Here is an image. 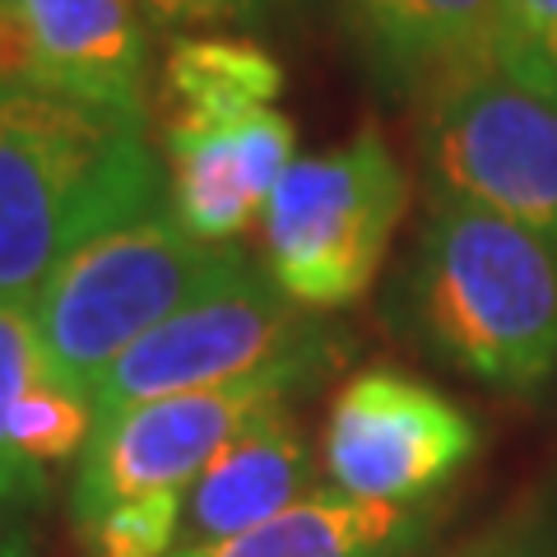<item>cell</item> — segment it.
I'll return each instance as SVG.
<instances>
[{
    "mask_svg": "<svg viewBox=\"0 0 557 557\" xmlns=\"http://www.w3.org/2000/svg\"><path fill=\"white\" fill-rule=\"evenodd\" d=\"M386 317L418 354L507 399L557 391V260L474 200L428 190Z\"/></svg>",
    "mask_w": 557,
    "mask_h": 557,
    "instance_id": "6da1fadb",
    "label": "cell"
},
{
    "mask_svg": "<svg viewBox=\"0 0 557 557\" xmlns=\"http://www.w3.org/2000/svg\"><path fill=\"white\" fill-rule=\"evenodd\" d=\"M149 121L42 84H0V302L33 307L84 242L168 200Z\"/></svg>",
    "mask_w": 557,
    "mask_h": 557,
    "instance_id": "7a4b0ae2",
    "label": "cell"
},
{
    "mask_svg": "<svg viewBox=\"0 0 557 557\" xmlns=\"http://www.w3.org/2000/svg\"><path fill=\"white\" fill-rule=\"evenodd\" d=\"M251 265L237 242L190 237L168 205L84 242L28 307L47 368L94 399V386L135 339Z\"/></svg>",
    "mask_w": 557,
    "mask_h": 557,
    "instance_id": "3957f363",
    "label": "cell"
},
{
    "mask_svg": "<svg viewBox=\"0 0 557 557\" xmlns=\"http://www.w3.org/2000/svg\"><path fill=\"white\" fill-rule=\"evenodd\" d=\"M409 209V172L381 126L298 159L265 205V270L307 311L368 298Z\"/></svg>",
    "mask_w": 557,
    "mask_h": 557,
    "instance_id": "277c9868",
    "label": "cell"
},
{
    "mask_svg": "<svg viewBox=\"0 0 557 557\" xmlns=\"http://www.w3.org/2000/svg\"><path fill=\"white\" fill-rule=\"evenodd\" d=\"M348 354L354 344L321 348V354L278 362V368L233 381V386L149 399V405H131L102 418L75 465V483H70L75 530L126 497L190 487L242 432H251L260 418L278 409H293L302 395L335 376Z\"/></svg>",
    "mask_w": 557,
    "mask_h": 557,
    "instance_id": "5b68a950",
    "label": "cell"
},
{
    "mask_svg": "<svg viewBox=\"0 0 557 557\" xmlns=\"http://www.w3.org/2000/svg\"><path fill=\"white\" fill-rule=\"evenodd\" d=\"M339 344H354L344 325L298 307L265 265H251L233 284L182 307L159 330L135 339L94 386V409L102 423L131 405L233 386V381L260 376L278 362Z\"/></svg>",
    "mask_w": 557,
    "mask_h": 557,
    "instance_id": "8992f818",
    "label": "cell"
},
{
    "mask_svg": "<svg viewBox=\"0 0 557 557\" xmlns=\"http://www.w3.org/2000/svg\"><path fill=\"white\" fill-rule=\"evenodd\" d=\"M428 190L474 200L557 260V108L497 70L460 79L423 108Z\"/></svg>",
    "mask_w": 557,
    "mask_h": 557,
    "instance_id": "52a82bcc",
    "label": "cell"
},
{
    "mask_svg": "<svg viewBox=\"0 0 557 557\" xmlns=\"http://www.w3.org/2000/svg\"><path fill=\"white\" fill-rule=\"evenodd\" d=\"M483 450V423L460 399L399 368L348 376L325 418L321 460L330 487L362 502H446Z\"/></svg>",
    "mask_w": 557,
    "mask_h": 557,
    "instance_id": "ba28073f",
    "label": "cell"
},
{
    "mask_svg": "<svg viewBox=\"0 0 557 557\" xmlns=\"http://www.w3.org/2000/svg\"><path fill=\"white\" fill-rule=\"evenodd\" d=\"M362 79L386 102H428L493 70L497 0H335Z\"/></svg>",
    "mask_w": 557,
    "mask_h": 557,
    "instance_id": "9c48e42d",
    "label": "cell"
},
{
    "mask_svg": "<svg viewBox=\"0 0 557 557\" xmlns=\"http://www.w3.org/2000/svg\"><path fill=\"white\" fill-rule=\"evenodd\" d=\"M168 209L200 242H237L284 172L298 163V126L278 108H256L219 126H159Z\"/></svg>",
    "mask_w": 557,
    "mask_h": 557,
    "instance_id": "30bf717a",
    "label": "cell"
},
{
    "mask_svg": "<svg viewBox=\"0 0 557 557\" xmlns=\"http://www.w3.org/2000/svg\"><path fill=\"white\" fill-rule=\"evenodd\" d=\"M24 33L33 84L149 121V20L139 0H0Z\"/></svg>",
    "mask_w": 557,
    "mask_h": 557,
    "instance_id": "8fae6325",
    "label": "cell"
},
{
    "mask_svg": "<svg viewBox=\"0 0 557 557\" xmlns=\"http://www.w3.org/2000/svg\"><path fill=\"white\" fill-rule=\"evenodd\" d=\"M317 493V456L293 409L260 418L186 487L177 548L237 539Z\"/></svg>",
    "mask_w": 557,
    "mask_h": 557,
    "instance_id": "7c38bea8",
    "label": "cell"
},
{
    "mask_svg": "<svg viewBox=\"0 0 557 557\" xmlns=\"http://www.w3.org/2000/svg\"><path fill=\"white\" fill-rule=\"evenodd\" d=\"M446 516L450 502L395 507V502L348 497L339 487H317L265 525L223 544L177 548L172 557H423Z\"/></svg>",
    "mask_w": 557,
    "mask_h": 557,
    "instance_id": "4fadbf2b",
    "label": "cell"
},
{
    "mask_svg": "<svg viewBox=\"0 0 557 557\" xmlns=\"http://www.w3.org/2000/svg\"><path fill=\"white\" fill-rule=\"evenodd\" d=\"M284 94V65L270 47L219 33H182L159 65V126H219Z\"/></svg>",
    "mask_w": 557,
    "mask_h": 557,
    "instance_id": "5bb4252c",
    "label": "cell"
},
{
    "mask_svg": "<svg viewBox=\"0 0 557 557\" xmlns=\"http://www.w3.org/2000/svg\"><path fill=\"white\" fill-rule=\"evenodd\" d=\"M94 428H98L94 399L75 386H65L57 372H47L10 413V450L20 456V465L47 479L65 460L79 465Z\"/></svg>",
    "mask_w": 557,
    "mask_h": 557,
    "instance_id": "9a60e30c",
    "label": "cell"
},
{
    "mask_svg": "<svg viewBox=\"0 0 557 557\" xmlns=\"http://www.w3.org/2000/svg\"><path fill=\"white\" fill-rule=\"evenodd\" d=\"M47 372L51 368H47V354L38 344L33 311L0 302V502H5V507L38 511L47 497V479L33 474L28 465H20V456L10 450V413Z\"/></svg>",
    "mask_w": 557,
    "mask_h": 557,
    "instance_id": "2e32d148",
    "label": "cell"
},
{
    "mask_svg": "<svg viewBox=\"0 0 557 557\" xmlns=\"http://www.w3.org/2000/svg\"><path fill=\"white\" fill-rule=\"evenodd\" d=\"M493 70L557 108V0H497Z\"/></svg>",
    "mask_w": 557,
    "mask_h": 557,
    "instance_id": "e0dca14e",
    "label": "cell"
},
{
    "mask_svg": "<svg viewBox=\"0 0 557 557\" xmlns=\"http://www.w3.org/2000/svg\"><path fill=\"white\" fill-rule=\"evenodd\" d=\"M182 502L186 487H159L139 493L94 516L79 525V553L84 557H172L182 534Z\"/></svg>",
    "mask_w": 557,
    "mask_h": 557,
    "instance_id": "ac0fdd59",
    "label": "cell"
},
{
    "mask_svg": "<svg viewBox=\"0 0 557 557\" xmlns=\"http://www.w3.org/2000/svg\"><path fill=\"white\" fill-rule=\"evenodd\" d=\"M442 557H557V479L530 487L516 507Z\"/></svg>",
    "mask_w": 557,
    "mask_h": 557,
    "instance_id": "d6986e66",
    "label": "cell"
},
{
    "mask_svg": "<svg viewBox=\"0 0 557 557\" xmlns=\"http://www.w3.org/2000/svg\"><path fill=\"white\" fill-rule=\"evenodd\" d=\"M288 0H139L149 24L168 33L196 28H265L284 14Z\"/></svg>",
    "mask_w": 557,
    "mask_h": 557,
    "instance_id": "ffe728a7",
    "label": "cell"
},
{
    "mask_svg": "<svg viewBox=\"0 0 557 557\" xmlns=\"http://www.w3.org/2000/svg\"><path fill=\"white\" fill-rule=\"evenodd\" d=\"M0 557H42L38 520L28 507H5L0 502Z\"/></svg>",
    "mask_w": 557,
    "mask_h": 557,
    "instance_id": "44dd1931",
    "label": "cell"
},
{
    "mask_svg": "<svg viewBox=\"0 0 557 557\" xmlns=\"http://www.w3.org/2000/svg\"><path fill=\"white\" fill-rule=\"evenodd\" d=\"M0 84H33V61L14 14L0 5Z\"/></svg>",
    "mask_w": 557,
    "mask_h": 557,
    "instance_id": "7402d4cb",
    "label": "cell"
}]
</instances>
